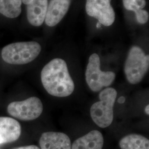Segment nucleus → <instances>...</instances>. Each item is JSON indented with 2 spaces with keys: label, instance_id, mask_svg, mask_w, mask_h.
<instances>
[{
  "label": "nucleus",
  "instance_id": "obj_1",
  "mask_svg": "<svg viewBox=\"0 0 149 149\" xmlns=\"http://www.w3.org/2000/svg\"><path fill=\"white\" fill-rule=\"evenodd\" d=\"M40 77L44 88L52 96L65 97L74 91V82L63 59L55 58L49 62L42 70Z\"/></svg>",
  "mask_w": 149,
  "mask_h": 149
},
{
  "label": "nucleus",
  "instance_id": "obj_2",
  "mask_svg": "<svg viewBox=\"0 0 149 149\" xmlns=\"http://www.w3.org/2000/svg\"><path fill=\"white\" fill-rule=\"evenodd\" d=\"M41 49L40 45L36 42L12 43L2 49L1 56L8 64H28L37 58Z\"/></svg>",
  "mask_w": 149,
  "mask_h": 149
},
{
  "label": "nucleus",
  "instance_id": "obj_3",
  "mask_svg": "<svg viewBox=\"0 0 149 149\" xmlns=\"http://www.w3.org/2000/svg\"><path fill=\"white\" fill-rule=\"evenodd\" d=\"M117 97V91L112 87H107L100 92V101L95 103L91 107V117L100 128H107L113 122V107Z\"/></svg>",
  "mask_w": 149,
  "mask_h": 149
},
{
  "label": "nucleus",
  "instance_id": "obj_4",
  "mask_svg": "<svg viewBox=\"0 0 149 149\" xmlns=\"http://www.w3.org/2000/svg\"><path fill=\"white\" fill-rule=\"evenodd\" d=\"M149 68V55H146L141 48L137 46L131 48L124 69L128 82L133 85L140 83L146 74Z\"/></svg>",
  "mask_w": 149,
  "mask_h": 149
},
{
  "label": "nucleus",
  "instance_id": "obj_5",
  "mask_svg": "<svg viewBox=\"0 0 149 149\" xmlns=\"http://www.w3.org/2000/svg\"><path fill=\"white\" fill-rule=\"evenodd\" d=\"M100 59L97 54H92L88 60L85 72L86 81L93 92H98L112 85L116 74L112 71H102L100 69Z\"/></svg>",
  "mask_w": 149,
  "mask_h": 149
},
{
  "label": "nucleus",
  "instance_id": "obj_6",
  "mask_svg": "<svg viewBox=\"0 0 149 149\" xmlns=\"http://www.w3.org/2000/svg\"><path fill=\"white\" fill-rule=\"evenodd\" d=\"M43 111L42 102L36 97H32L22 101L11 102L7 107L8 113L11 116L23 121L37 119Z\"/></svg>",
  "mask_w": 149,
  "mask_h": 149
},
{
  "label": "nucleus",
  "instance_id": "obj_7",
  "mask_svg": "<svg viewBox=\"0 0 149 149\" xmlns=\"http://www.w3.org/2000/svg\"><path fill=\"white\" fill-rule=\"evenodd\" d=\"M111 0H87L86 11L88 16L95 17L105 26H110L115 21V12Z\"/></svg>",
  "mask_w": 149,
  "mask_h": 149
},
{
  "label": "nucleus",
  "instance_id": "obj_8",
  "mask_svg": "<svg viewBox=\"0 0 149 149\" xmlns=\"http://www.w3.org/2000/svg\"><path fill=\"white\" fill-rule=\"evenodd\" d=\"M39 145L41 149H71L69 137L60 132H49L42 134Z\"/></svg>",
  "mask_w": 149,
  "mask_h": 149
},
{
  "label": "nucleus",
  "instance_id": "obj_9",
  "mask_svg": "<svg viewBox=\"0 0 149 149\" xmlns=\"http://www.w3.org/2000/svg\"><path fill=\"white\" fill-rule=\"evenodd\" d=\"M71 0H51L48 4L45 22L49 27L58 24L69 10Z\"/></svg>",
  "mask_w": 149,
  "mask_h": 149
},
{
  "label": "nucleus",
  "instance_id": "obj_10",
  "mask_svg": "<svg viewBox=\"0 0 149 149\" xmlns=\"http://www.w3.org/2000/svg\"><path fill=\"white\" fill-rule=\"evenodd\" d=\"M21 134L20 124L10 117H0V145L14 142Z\"/></svg>",
  "mask_w": 149,
  "mask_h": 149
},
{
  "label": "nucleus",
  "instance_id": "obj_11",
  "mask_svg": "<svg viewBox=\"0 0 149 149\" xmlns=\"http://www.w3.org/2000/svg\"><path fill=\"white\" fill-rule=\"evenodd\" d=\"M48 5V0H33L27 5V19L30 24L36 27L40 26L43 24Z\"/></svg>",
  "mask_w": 149,
  "mask_h": 149
},
{
  "label": "nucleus",
  "instance_id": "obj_12",
  "mask_svg": "<svg viewBox=\"0 0 149 149\" xmlns=\"http://www.w3.org/2000/svg\"><path fill=\"white\" fill-rule=\"evenodd\" d=\"M103 136L98 130H92L88 133L76 139L71 146V149H102Z\"/></svg>",
  "mask_w": 149,
  "mask_h": 149
},
{
  "label": "nucleus",
  "instance_id": "obj_13",
  "mask_svg": "<svg viewBox=\"0 0 149 149\" xmlns=\"http://www.w3.org/2000/svg\"><path fill=\"white\" fill-rule=\"evenodd\" d=\"M119 146L121 149H149V140L141 135L131 134L120 140Z\"/></svg>",
  "mask_w": 149,
  "mask_h": 149
},
{
  "label": "nucleus",
  "instance_id": "obj_14",
  "mask_svg": "<svg viewBox=\"0 0 149 149\" xmlns=\"http://www.w3.org/2000/svg\"><path fill=\"white\" fill-rule=\"evenodd\" d=\"M22 3V0H0V13L8 18H16L21 13Z\"/></svg>",
  "mask_w": 149,
  "mask_h": 149
},
{
  "label": "nucleus",
  "instance_id": "obj_15",
  "mask_svg": "<svg viewBox=\"0 0 149 149\" xmlns=\"http://www.w3.org/2000/svg\"><path fill=\"white\" fill-rule=\"evenodd\" d=\"M125 8L129 11H134L136 15L137 21L140 24H145L149 20L148 12L144 10L140 9L135 5L134 0H123Z\"/></svg>",
  "mask_w": 149,
  "mask_h": 149
},
{
  "label": "nucleus",
  "instance_id": "obj_16",
  "mask_svg": "<svg viewBox=\"0 0 149 149\" xmlns=\"http://www.w3.org/2000/svg\"><path fill=\"white\" fill-rule=\"evenodd\" d=\"M135 5L138 7L140 9L143 10L145 7L146 2L145 0H134Z\"/></svg>",
  "mask_w": 149,
  "mask_h": 149
},
{
  "label": "nucleus",
  "instance_id": "obj_17",
  "mask_svg": "<svg viewBox=\"0 0 149 149\" xmlns=\"http://www.w3.org/2000/svg\"><path fill=\"white\" fill-rule=\"evenodd\" d=\"M40 149L39 148H38L37 146L36 145H29V146H21V147H18V148H16L14 149Z\"/></svg>",
  "mask_w": 149,
  "mask_h": 149
},
{
  "label": "nucleus",
  "instance_id": "obj_18",
  "mask_svg": "<svg viewBox=\"0 0 149 149\" xmlns=\"http://www.w3.org/2000/svg\"><path fill=\"white\" fill-rule=\"evenodd\" d=\"M125 101V98L124 96H122V97H120L118 98V102L120 104H122V103H124Z\"/></svg>",
  "mask_w": 149,
  "mask_h": 149
},
{
  "label": "nucleus",
  "instance_id": "obj_19",
  "mask_svg": "<svg viewBox=\"0 0 149 149\" xmlns=\"http://www.w3.org/2000/svg\"><path fill=\"white\" fill-rule=\"evenodd\" d=\"M33 0H22V2L25 4V5H28L29 3H30L32 2Z\"/></svg>",
  "mask_w": 149,
  "mask_h": 149
},
{
  "label": "nucleus",
  "instance_id": "obj_20",
  "mask_svg": "<svg viewBox=\"0 0 149 149\" xmlns=\"http://www.w3.org/2000/svg\"><path fill=\"white\" fill-rule=\"evenodd\" d=\"M145 113L147 115H149V105H147L146 107H145Z\"/></svg>",
  "mask_w": 149,
  "mask_h": 149
},
{
  "label": "nucleus",
  "instance_id": "obj_21",
  "mask_svg": "<svg viewBox=\"0 0 149 149\" xmlns=\"http://www.w3.org/2000/svg\"><path fill=\"white\" fill-rule=\"evenodd\" d=\"M101 23H100V22H98L97 23V28H100L101 27Z\"/></svg>",
  "mask_w": 149,
  "mask_h": 149
}]
</instances>
